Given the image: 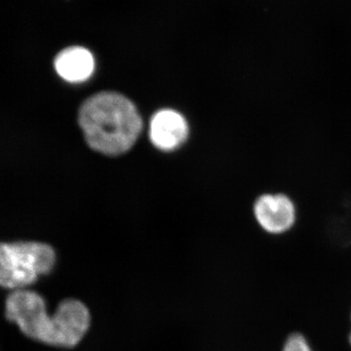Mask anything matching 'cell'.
<instances>
[{"label":"cell","mask_w":351,"mask_h":351,"mask_svg":"<svg viewBox=\"0 0 351 351\" xmlns=\"http://www.w3.org/2000/svg\"><path fill=\"white\" fill-rule=\"evenodd\" d=\"M348 332H346V346H348V350L351 351V306L350 308V311H348Z\"/></svg>","instance_id":"cell-9"},{"label":"cell","mask_w":351,"mask_h":351,"mask_svg":"<svg viewBox=\"0 0 351 351\" xmlns=\"http://www.w3.org/2000/svg\"><path fill=\"white\" fill-rule=\"evenodd\" d=\"M56 262L54 249L40 242L0 243V287L24 290Z\"/></svg>","instance_id":"cell-2"},{"label":"cell","mask_w":351,"mask_h":351,"mask_svg":"<svg viewBox=\"0 0 351 351\" xmlns=\"http://www.w3.org/2000/svg\"><path fill=\"white\" fill-rule=\"evenodd\" d=\"M278 351H318V348L306 332L295 329L283 337Z\"/></svg>","instance_id":"cell-8"},{"label":"cell","mask_w":351,"mask_h":351,"mask_svg":"<svg viewBox=\"0 0 351 351\" xmlns=\"http://www.w3.org/2000/svg\"><path fill=\"white\" fill-rule=\"evenodd\" d=\"M5 314L7 319L29 338L62 348L56 314H48L45 302L38 293L27 289L13 291L6 300Z\"/></svg>","instance_id":"cell-3"},{"label":"cell","mask_w":351,"mask_h":351,"mask_svg":"<svg viewBox=\"0 0 351 351\" xmlns=\"http://www.w3.org/2000/svg\"><path fill=\"white\" fill-rule=\"evenodd\" d=\"M253 215L258 228L269 237H283L297 225V206L285 193H269L258 196L254 203Z\"/></svg>","instance_id":"cell-4"},{"label":"cell","mask_w":351,"mask_h":351,"mask_svg":"<svg viewBox=\"0 0 351 351\" xmlns=\"http://www.w3.org/2000/svg\"><path fill=\"white\" fill-rule=\"evenodd\" d=\"M188 135V122L181 113L173 110H161L152 117L149 138L157 149L173 151L186 140Z\"/></svg>","instance_id":"cell-5"},{"label":"cell","mask_w":351,"mask_h":351,"mask_svg":"<svg viewBox=\"0 0 351 351\" xmlns=\"http://www.w3.org/2000/svg\"><path fill=\"white\" fill-rule=\"evenodd\" d=\"M55 314L59 322L62 348H73L80 343L91 322L86 306L77 300H66L60 304Z\"/></svg>","instance_id":"cell-6"},{"label":"cell","mask_w":351,"mask_h":351,"mask_svg":"<svg viewBox=\"0 0 351 351\" xmlns=\"http://www.w3.org/2000/svg\"><path fill=\"white\" fill-rule=\"evenodd\" d=\"M80 124L94 151L119 156L131 149L143 128L137 108L123 95L101 92L85 101Z\"/></svg>","instance_id":"cell-1"},{"label":"cell","mask_w":351,"mask_h":351,"mask_svg":"<svg viewBox=\"0 0 351 351\" xmlns=\"http://www.w3.org/2000/svg\"><path fill=\"white\" fill-rule=\"evenodd\" d=\"M58 75L69 83H82L91 77L95 71L93 55L86 48L73 46L62 51L55 59Z\"/></svg>","instance_id":"cell-7"}]
</instances>
